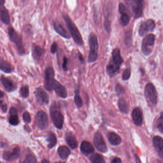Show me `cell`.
Returning <instances> with one entry per match:
<instances>
[{
    "label": "cell",
    "mask_w": 163,
    "mask_h": 163,
    "mask_svg": "<svg viewBox=\"0 0 163 163\" xmlns=\"http://www.w3.org/2000/svg\"><path fill=\"white\" fill-rule=\"evenodd\" d=\"M47 141L48 143V148L52 149L57 143V139L55 134L51 132L48 133L47 136Z\"/></svg>",
    "instance_id": "obj_28"
},
{
    "label": "cell",
    "mask_w": 163,
    "mask_h": 163,
    "mask_svg": "<svg viewBox=\"0 0 163 163\" xmlns=\"http://www.w3.org/2000/svg\"><path fill=\"white\" fill-rule=\"evenodd\" d=\"M132 14L136 18L142 16L144 9V0H126Z\"/></svg>",
    "instance_id": "obj_6"
},
{
    "label": "cell",
    "mask_w": 163,
    "mask_h": 163,
    "mask_svg": "<svg viewBox=\"0 0 163 163\" xmlns=\"http://www.w3.org/2000/svg\"><path fill=\"white\" fill-rule=\"evenodd\" d=\"M10 115L12 114H17V111L16 109L14 107H12L10 109V112H9Z\"/></svg>",
    "instance_id": "obj_41"
},
{
    "label": "cell",
    "mask_w": 163,
    "mask_h": 163,
    "mask_svg": "<svg viewBox=\"0 0 163 163\" xmlns=\"http://www.w3.org/2000/svg\"><path fill=\"white\" fill-rule=\"evenodd\" d=\"M58 50V45L55 42H54L51 47V52L52 54H55L57 52Z\"/></svg>",
    "instance_id": "obj_39"
},
{
    "label": "cell",
    "mask_w": 163,
    "mask_h": 163,
    "mask_svg": "<svg viewBox=\"0 0 163 163\" xmlns=\"http://www.w3.org/2000/svg\"><path fill=\"white\" fill-rule=\"evenodd\" d=\"M153 141L154 147L157 150V152L158 153L159 157L161 158H163V139L159 136H156L153 138Z\"/></svg>",
    "instance_id": "obj_19"
},
{
    "label": "cell",
    "mask_w": 163,
    "mask_h": 163,
    "mask_svg": "<svg viewBox=\"0 0 163 163\" xmlns=\"http://www.w3.org/2000/svg\"><path fill=\"white\" fill-rule=\"evenodd\" d=\"M156 25L153 20L149 19L141 24L139 29V35L140 36L145 35L148 32H152L155 29Z\"/></svg>",
    "instance_id": "obj_11"
},
{
    "label": "cell",
    "mask_w": 163,
    "mask_h": 163,
    "mask_svg": "<svg viewBox=\"0 0 163 163\" xmlns=\"http://www.w3.org/2000/svg\"><path fill=\"white\" fill-rule=\"evenodd\" d=\"M58 153L60 157L63 160L66 159L71 154V151L68 147L66 146H61L59 147Z\"/></svg>",
    "instance_id": "obj_26"
},
{
    "label": "cell",
    "mask_w": 163,
    "mask_h": 163,
    "mask_svg": "<svg viewBox=\"0 0 163 163\" xmlns=\"http://www.w3.org/2000/svg\"><path fill=\"white\" fill-rule=\"evenodd\" d=\"M6 2V0H0V5H4Z\"/></svg>",
    "instance_id": "obj_46"
},
{
    "label": "cell",
    "mask_w": 163,
    "mask_h": 163,
    "mask_svg": "<svg viewBox=\"0 0 163 163\" xmlns=\"http://www.w3.org/2000/svg\"><path fill=\"white\" fill-rule=\"evenodd\" d=\"M119 10L120 13L121 14L120 18V24L124 26H127L129 24L131 18L129 14L128 9L123 3H120Z\"/></svg>",
    "instance_id": "obj_14"
},
{
    "label": "cell",
    "mask_w": 163,
    "mask_h": 163,
    "mask_svg": "<svg viewBox=\"0 0 163 163\" xmlns=\"http://www.w3.org/2000/svg\"><path fill=\"white\" fill-rule=\"evenodd\" d=\"M163 113L161 112L160 117L158 119L157 124V129H158L159 131L161 133H163Z\"/></svg>",
    "instance_id": "obj_35"
},
{
    "label": "cell",
    "mask_w": 163,
    "mask_h": 163,
    "mask_svg": "<svg viewBox=\"0 0 163 163\" xmlns=\"http://www.w3.org/2000/svg\"><path fill=\"white\" fill-rule=\"evenodd\" d=\"M45 73V88L48 91H52L55 79V71L52 67L46 68Z\"/></svg>",
    "instance_id": "obj_9"
},
{
    "label": "cell",
    "mask_w": 163,
    "mask_h": 163,
    "mask_svg": "<svg viewBox=\"0 0 163 163\" xmlns=\"http://www.w3.org/2000/svg\"><path fill=\"white\" fill-rule=\"evenodd\" d=\"M22 96L24 98H26L29 96V90L28 86L24 85L21 88V89Z\"/></svg>",
    "instance_id": "obj_33"
},
{
    "label": "cell",
    "mask_w": 163,
    "mask_h": 163,
    "mask_svg": "<svg viewBox=\"0 0 163 163\" xmlns=\"http://www.w3.org/2000/svg\"><path fill=\"white\" fill-rule=\"evenodd\" d=\"M42 163H49V161H47V160H46V159H44L43 161H42Z\"/></svg>",
    "instance_id": "obj_47"
},
{
    "label": "cell",
    "mask_w": 163,
    "mask_h": 163,
    "mask_svg": "<svg viewBox=\"0 0 163 163\" xmlns=\"http://www.w3.org/2000/svg\"><path fill=\"white\" fill-rule=\"evenodd\" d=\"M90 160L92 163H104L105 162L104 157L98 153L93 154L90 157Z\"/></svg>",
    "instance_id": "obj_30"
},
{
    "label": "cell",
    "mask_w": 163,
    "mask_h": 163,
    "mask_svg": "<svg viewBox=\"0 0 163 163\" xmlns=\"http://www.w3.org/2000/svg\"><path fill=\"white\" fill-rule=\"evenodd\" d=\"M65 139L68 145L72 149H76L78 145L77 140L72 134L71 133H67L65 136Z\"/></svg>",
    "instance_id": "obj_25"
},
{
    "label": "cell",
    "mask_w": 163,
    "mask_h": 163,
    "mask_svg": "<svg viewBox=\"0 0 163 163\" xmlns=\"http://www.w3.org/2000/svg\"><path fill=\"white\" fill-rule=\"evenodd\" d=\"M131 71L130 68H127L125 69L123 72V76H122V79L123 80H128L131 76Z\"/></svg>",
    "instance_id": "obj_34"
},
{
    "label": "cell",
    "mask_w": 163,
    "mask_h": 163,
    "mask_svg": "<svg viewBox=\"0 0 163 163\" xmlns=\"http://www.w3.org/2000/svg\"><path fill=\"white\" fill-rule=\"evenodd\" d=\"M93 142L94 145L98 150L103 153L107 151L106 144L102 135L99 132H96L95 133L93 139Z\"/></svg>",
    "instance_id": "obj_12"
},
{
    "label": "cell",
    "mask_w": 163,
    "mask_h": 163,
    "mask_svg": "<svg viewBox=\"0 0 163 163\" xmlns=\"http://www.w3.org/2000/svg\"><path fill=\"white\" fill-rule=\"evenodd\" d=\"M54 28L56 32L63 38L66 39H69L71 38V35L69 33L59 22L56 21L54 23Z\"/></svg>",
    "instance_id": "obj_18"
},
{
    "label": "cell",
    "mask_w": 163,
    "mask_h": 163,
    "mask_svg": "<svg viewBox=\"0 0 163 163\" xmlns=\"http://www.w3.org/2000/svg\"><path fill=\"white\" fill-rule=\"evenodd\" d=\"M0 19L3 24L7 25L10 24V15L4 5H0Z\"/></svg>",
    "instance_id": "obj_21"
},
{
    "label": "cell",
    "mask_w": 163,
    "mask_h": 163,
    "mask_svg": "<svg viewBox=\"0 0 163 163\" xmlns=\"http://www.w3.org/2000/svg\"><path fill=\"white\" fill-rule=\"evenodd\" d=\"M1 81L7 92H13L16 88V85L11 79L3 76L1 77Z\"/></svg>",
    "instance_id": "obj_20"
},
{
    "label": "cell",
    "mask_w": 163,
    "mask_h": 163,
    "mask_svg": "<svg viewBox=\"0 0 163 163\" xmlns=\"http://www.w3.org/2000/svg\"><path fill=\"white\" fill-rule=\"evenodd\" d=\"M115 91L118 95H120L123 94V93L124 92V88L123 87L120 85L119 84H117L115 87Z\"/></svg>",
    "instance_id": "obj_38"
},
{
    "label": "cell",
    "mask_w": 163,
    "mask_h": 163,
    "mask_svg": "<svg viewBox=\"0 0 163 163\" xmlns=\"http://www.w3.org/2000/svg\"><path fill=\"white\" fill-rule=\"evenodd\" d=\"M63 17L65 22L66 23L67 28L75 43L77 45L82 46L83 44L82 36L76 25L74 24L71 18L67 14H64Z\"/></svg>",
    "instance_id": "obj_2"
},
{
    "label": "cell",
    "mask_w": 163,
    "mask_h": 163,
    "mask_svg": "<svg viewBox=\"0 0 163 163\" xmlns=\"http://www.w3.org/2000/svg\"><path fill=\"white\" fill-rule=\"evenodd\" d=\"M155 36L153 34L146 35L142 41V51L146 56L150 55L152 52L155 44Z\"/></svg>",
    "instance_id": "obj_7"
},
{
    "label": "cell",
    "mask_w": 163,
    "mask_h": 163,
    "mask_svg": "<svg viewBox=\"0 0 163 163\" xmlns=\"http://www.w3.org/2000/svg\"><path fill=\"white\" fill-rule=\"evenodd\" d=\"M4 93H3V92H2V91H0V99L2 98V97H3L4 96Z\"/></svg>",
    "instance_id": "obj_45"
},
{
    "label": "cell",
    "mask_w": 163,
    "mask_h": 163,
    "mask_svg": "<svg viewBox=\"0 0 163 163\" xmlns=\"http://www.w3.org/2000/svg\"><path fill=\"white\" fill-rule=\"evenodd\" d=\"M90 51L88 55V61L92 63L97 60L98 58V42L97 37L94 34H91L89 37Z\"/></svg>",
    "instance_id": "obj_4"
},
{
    "label": "cell",
    "mask_w": 163,
    "mask_h": 163,
    "mask_svg": "<svg viewBox=\"0 0 163 163\" xmlns=\"http://www.w3.org/2000/svg\"><path fill=\"white\" fill-rule=\"evenodd\" d=\"M111 162L113 163H121L122 160L119 158L115 157L114 158V159H112V161H111Z\"/></svg>",
    "instance_id": "obj_42"
},
{
    "label": "cell",
    "mask_w": 163,
    "mask_h": 163,
    "mask_svg": "<svg viewBox=\"0 0 163 163\" xmlns=\"http://www.w3.org/2000/svg\"><path fill=\"white\" fill-rule=\"evenodd\" d=\"M35 122L39 129L41 130L46 129L48 125V116L47 113L43 111L39 112L35 116Z\"/></svg>",
    "instance_id": "obj_10"
},
{
    "label": "cell",
    "mask_w": 163,
    "mask_h": 163,
    "mask_svg": "<svg viewBox=\"0 0 163 163\" xmlns=\"http://www.w3.org/2000/svg\"><path fill=\"white\" fill-rule=\"evenodd\" d=\"M53 89L55 90L58 96L62 98H66L67 97V91L66 88L57 80H55Z\"/></svg>",
    "instance_id": "obj_16"
},
{
    "label": "cell",
    "mask_w": 163,
    "mask_h": 163,
    "mask_svg": "<svg viewBox=\"0 0 163 163\" xmlns=\"http://www.w3.org/2000/svg\"><path fill=\"white\" fill-rule=\"evenodd\" d=\"M67 59L66 57H64L63 59V62L62 64V67L64 71H67Z\"/></svg>",
    "instance_id": "obj_40"
},
{
    "label": "cell",
    "mask_w": 163,
    "mask_h": 163,
    "mask_svg": "<svg viewBox=\"0 0 163 163\" xmlns=\"http://www.w3.org/2000/svg\"><path fill=\"white\" fill-rule=\"evenodd\" d=\"M20 155V149L18 147H15L12 151H6L3 153V159L6 161H12L17 159Z\"/></svg>",
    "instance_id": "obj_17"
},
{
    "label": "cell",
    "mask_w": 163,
    "mask_h": 163,
    "mask_svg": "<svg viewBox=\"0 0 163 163\" xmlns=\"http://www.w3.org/2000/svg\"><path fill=\"white\" fill-rule=\"evenodd\" d=\"M0 69L6 73H11L12 67L9 63L3 59H0Z\"/></svg>",
    "instance_id": "obj_29"
},
{
    "label": "cell",
    "mask_w": 163,
    "mask_h": 163,
    "mask_svg": "<svg viewBox=\"0 0 163 163\" xmlns=\"http://www.w3.org/2000/svg\"><path fill=\"white\" fill-rule=\"evenodd\" d=\"M79 60H80V61H81L82 63V62H84V59H83V56H82L81 54H79Z\"/></svg>",
    "instance_id": "obj_44"
},
{
    "label": "cell",
    "mask_w": 163,
    "mask_h": 163,
    "mask_svg": "<svg viewBox=\"0 0 163 163\" xmlns=\"http://www.w3.org/2000/svg\"><path fill=\"white\" fill-rule=\"evenodd\" d=\"M145 98L148 102L155 105L157 102V93L155 86L152 83H148L145 91Z\"/></svg>",
    "instance_id": "obj_8"
},
{
    "label": "cell",
    "mask_w": 163,
    "mask_h": 163,
    "mask_svg": "<svg viewBox=\"0 0 163 163\" xmlns=\"http://www.w3.org/2000/svg\"><path fill=\"white\" fill-rule=\"evenodd\" d=\"M124 62V59L120 55V50L115 48L112 51V57L109 64L107 66L106 71L110 76H113L120 69Z\"/></svg>",
    "instance_id": "obj_1"
},
{
    "label": "cell",
    "mask_w": 163,
    "mask_h": 163,
    "mask_svg": "<svg viewBox=\"0 0 163 163\" xmlns=\"http://www.w3.org/2000/svg\"><path fill=\"white\" fill-rule=\"evenodd\" d=\"M8 33L10 40L12 42L15 44L20 53L21 54H24L25 53V50L22 44V37L21 35L18 34L13 27L9 28Z\"/></svg>",
    "instance_id": "obj_5"
},
{
    "label": "cell",
    "mask_w": 163,
    "mask_h": 163,
    "mask_svg": "<svg viewBox=\"0 0 163 163\" xmlns=\"http://www.w3.org/2000/svg\"><path fill=\"white\" fill-rule=\"evenodd\" d=\"M132 119L133 123L137 126H140L143 124V112L139 107L134 109L132 112Z\"/></svg>",
    "instance_id": "obj_15"
},
{
    "label": "cell",
    "mask_w": 163,
    "mask_h": 163,
    "mask_svg": "<svg viewBox=\"0 0 163 163\" xmlns=\"http://www.w3.org/2000/svg\"><path fill=\"white\" fill-rule=\"evenodd\" d=\"M2 100H1L0 101V107L2 105Z\"/></svg>",
    "instance_id": "obj_48"
},
{
    "label": "cell",
    "mask_w": 163,
    "mask_h": 163,
    "mask_svg": "<svg viewBox=\"0 0 163 163\" xmlns=\"http://www.w3.org/2000/svg\"><path fill=\"white\" fill-rule=\"evenodd\" d=\"M23 1H24V0H23Z\"/></svg>",
    "instance_id": "obj_49"
},
{
    "label": "cell",
    "mask_w": 163,
    "mask_h": 163,
    "mask_svg": "<svg viewBox=\"0 0 163 163\" xmlns=\"http://www.w3.org/2000/svg\"><path fill=\"white\" fill-rule=\"evenodd\" d=\"M45 50L44 48L40 46L33 44L32 46V54L34 59L36 60H39L44 53Z\"/></svg>",
    "instance_id": "obj_24"
},
{
    "label": "cell",
    "mask_w": 163,
    "mask_h": 163,
    "mask_svg": "<svg viewBox=\"0 0 163 163\" xmlns=\"http://www.w3.org/2000/svg\"><path fill=\"white\" fill-rule=\"evenodd\" d=\"M118 107L122 113L128 114L129 112V106L124 98H120L118 101Z\"/></svg>",
    "instance_id": "obj_27"
},
{
    "label": "cell",
    "mask_w": 163,
    "mask_h": 163,
    "mask_svg": "<svg viewBox=\"0 0 163 163\" xmlns=\"http://www.w3.org/2000/svg\"><path fill=\"white\" fill-rule=\"evenodd\" d=\"M22 119L24 120V122L26 123H30L31 120V116H30V114L29 112H25L22 115Z\"/></svg>",
    "instance_id": "obj_37"
},
{
    "label": "cell",
    "mask_w": 163,
    "mask_h": 163,
    "mask_svg": "<svg viewBox=\"0 0 163 163\" xmlns=\"http://www.w3.org/2000/svg\"><path fill=\"white\" fill-rule=\"evenodd\" d=\"M9 122L12 125H17L19 123V120L17 114L10 115L9 118Z\"/></svg>",
    "instance_id": "obj_32"
},
{
    "label": "cell",
    "mask_w": 163,
    "mask_h": 163,
    "mask_svg": "<svg viewBox=\"0 0 163 163\" xmlns=\"http://www.w3.org/2000/svg\"><path fill=\"white\" fill-rule=\"evenodd\" d=\"M107 137L109 143L111 144V145L113 146L119 145L122 142L121 138L115 132H109Z\"/></svg>",
    "instance_id": "obj_23"
},
{
    "label": "cell",
    "mask_w": 163,
    "mask_h": 163,
    "mask_svg": "<svg viewBox=\"0 0 163 163\" xmlns=\"http://www.w3.org/2000/svg\"><path fill=\"white\" fill-rule=\"evenodd\" d=\"M50 115L55 127L61 129L64 124V116L62 115L60 107L57 103H54L50 109Z\"/></svg>",
    "instance_id": "obj_3"
},
{
    "label": "cell",
    "mask_w": 163,
    "mask_h": 163,
    "mask_svg": "<svg viewBox=\"0 0 163 163\" xmlns=\"http://www.w3.org/2000/svg\"><path fill=\"white\" fill-rule=\"evenodd\" d=\"M36 162V158L34 157V156H32V155H28L26 157V159L25 161H24V163H35Z\"/></svg>",
    "instance_id": "obj_36"
},
{
    "label": "cell",
    "mask_w": 163,
    "mask_h": 163,
    "mask_svg": "<svg viewBox=\"0 0 163 163\" xmlns=\"http://www.w3.org/2000/svg\"><path fill=\"white\" fill-rule=\"evenodd\" d=\"M1 108L3 112H6L7 110V106L6 104H2V105L1 106Z\"/></svg>",
    "instance_id": "obj_43"
},
{
    "label": "cell",
    "mask_w": 163,
    "mask_h": 163,
    "mask_svg": "<svg viewBox=\"0 0 163 163\" xmlns=\"http://www.w3.org/2000/svg\"><path fill=\"white\" fill-rule=\"evenodd\" d=\"M80 150L83 154L88 156L92 153L94 152V148L92 144L87 141H83L80 145Z\"/></svg>",
    "instance_id": "obj_22"
},
{
    "label": "cell",
    "mask_w": 163,
    "mask_h": 163,
    "mask_svg": "<svg viewBox=\"0 0 163 163\" xmlns=\"http://www.w3.org/2000/svg\"><path fill=\"white\" fill-rule=\"evenodd\" d=\"M75 97H74V100H75V104L77 106L78 108L81 107L83 104L82 99L80 97L79 94V90H76L75 91Z\"/></svg>",
    "instance_id": "obj_31"
},
{
    "label": "cell",
    "mask_w": 163,
    "mask_h": 163,
    "mask_svg": "<svg viewBox=\"0 0 163 163\" xmlns=\"http://www.w3.org/2000/svg\"><path fill=\"white\" fill-rule=\"evenodd\" d=\"M35 93L36 100L39 104L43 105L47 104L49 103V96L47 94V93L44 91L42 88H36Z\"/></svg>",
    "instance_id": "obj_13"
}]
</instances>
